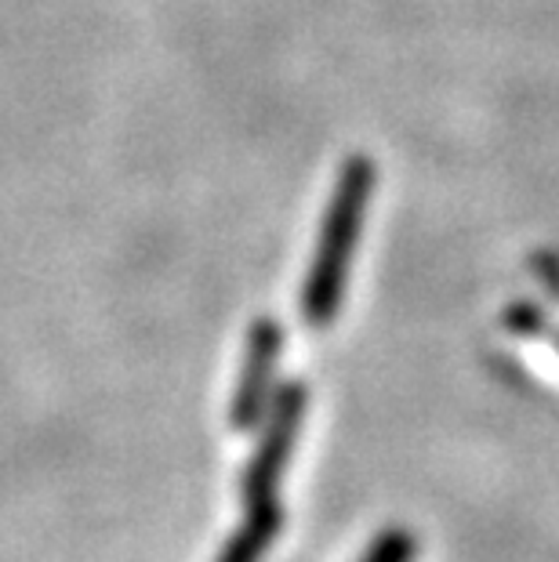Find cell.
<instances>
[{"instance_id": "7a4b0ae2", "label": "cell", "mask_w": 559, "mask_h": 562, "mask_svg": "<svg viewBox=\"0 0 559 562\" xmlns=\"http://www.w3.org/2000/svg\"><path fill=\"white\" fill-rule=\"evenodd\" d=\"M305 403H309V389L302 381H288V385L269 400V422L261 428L258 447L241 475L244 505L277 501V486L283 480V472H288L294 439H299V428L305 422Z\"/></svg>"}, {"instance_id": "277c9868", "label": "cell", "mask_w": 559, "mask_h": 562, "mask_svg": "<svg viewBox=\"0 0 559 562\" xmlns=\"http://www.w3.org/2000/svg\"><path fill=\"white\" fill-rule=\"evenodd\" d=\"M283 530V508L280 501H261V505H247L244 522L236 526L225 541L222 555L215 562H261L272 541Z\"/></svg>"}, {"instance_id": "5b68a950", "label": "cell", "mask_w": 559, "mask_h": 562, "mask_svg": "<svg viewBox=\"0 0 559 562\" xmlns=\"http://www.w3.org/2000/svg\"><path fill=\"white\" fill-rule=\"evenodd\" d=\"M414 555H418V537L403 526H389L374 537L360 562H414Z\"/></svg>"}, {"instance_id": "6da1fadb", "label": "cell", "mask_w": 559, "mask_h": 562, "mask_svg": "<svg viewBox=\"0 0 559 562\" xmlns=\"http://www.w3.org/2000/svg\"><path fill=\"white\" fill-rule=\"evenodd\" d=\"M374 196V164L371 157H349L338 175V186L331 193L324 211L313 266L305 272L302 286V316L309 327H327L338 316L345 283H349L353 247L364 233L367 203Z\"/></svg>"}, {"instance_id": "8992f818", "label": "cell", "mask_w": 559, "mask_h": 562, "mask_svg": "<svg viewBox=\"0 0 559 562\" xmlns=\"http://www.w3.org/2000/svg\"><path fill=\"white\" fill-rule=\"evenodd\" d=\"M556 349H559V334H556Z\"/></svg>"}, {"instance_id": "3957f363", "label": "cell", "mask_w": 559, "mask_h": 562, "mask_svg": "<svg viewBox=\"0 0 559 562\" xmlns=\"http://www.w3.org/2000/svg\"><path fill=\"white\" fill-rule=\"evenodd\" d=\"M280 356H283V327L269 316L255 319L251 330H247L241 381H236L233 411H230V425L236 432L255 428L258 417L266 414V406L272 400V381H277Z\"/></svg>"}]
</instances>
